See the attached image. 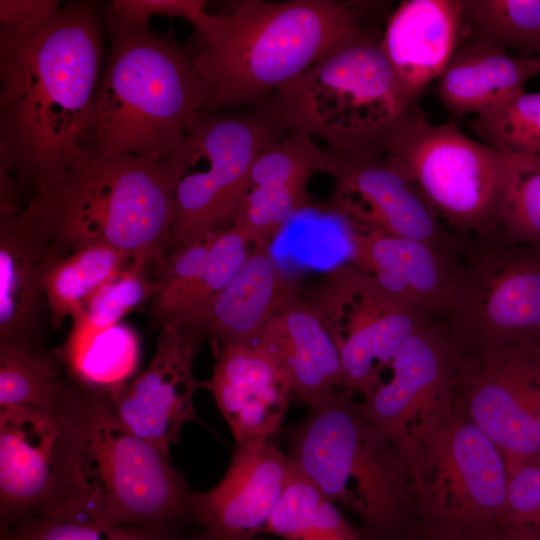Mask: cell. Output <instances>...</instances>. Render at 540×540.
I'll return each instance as SVG.
<instances>
[{"instance_id":"6da1fadb","label":"cell","mask_w":540,"mask_h":540,"mask_svg":"<svg viewBox=\"0 0 540 540\" xmlns=\"http://www.w3.org/2000/svg\"><path fill=\"white\" fill-rule=\"evenodd\" d=\"M103 30L93 2L60 7L24 34L0 31V162L23 194L65 176L100 83Z\"/></svg>"},{"instance_id":"7a4b0ae2","label":"cell","mask_w":540,"mask_h":540,"mask_svg":"<svg viewBox=\"0 0 540 540\" xmlns=\"http://www.w3.org/2000/svg\"><path fill=\"white\" fill-rule=\"evenodd\" d=\"M360 4L336 0H238L189 22L203 112L267 102L337 46L365 32Z\"/></svg>"},{"instance_id":"3957f363","label":"cell","mask_w":540,"mask_h":540,"mask_svg":"<svg viewBox=\"0 0 540 540\" xmlns=\"http://www.w3.org/2000/svg\"><path fill=\"white\" fill-rule=\"evenodd\" d=\"M106 22L110 55L69 162L123 154L164 159L205 107L192 49L149 26L107 14Z\"/></svg>"},{"instance_id":"277c9868","label":"cell","mask_w":540,"mask_h":540,"mask_svg":"<svg viewBox=\"0 0 540 540\" xmlns=\"http://www.w3.org/2000/svg\"><path fill=\"white\" fill-rule=\"evenodd\" d=\"M54 412L69 440V502L62 517L155 530L192 524L193 490L169 454L121 421L105 392L69 382Z\"/></svg>"},{"instance_id":"5b68a950","label":"cell","mask_w":540,"mask_h":540,"mask_svg":"<svg viewBox=\"0 0 540 540\" xmlns=\"http://www.w3.org/2000/svg\"><path fill=\"white\" fill-rule=\"evenodd\" d=\"M177 179L165 159L73 157L63 179L26 208L62 252L102 244L162 260L172 249Z\"/></svg>"},{"instance_id":"8992f818","label":"cell","mask_w":540,"mask_h":540,"mask_svg":"<svg viewBox=\"0 0 540 540\" xmlns=\"http://www.w3.org/2000/svg\"><path fill=\"white\" fill-rule=\"evenodd\" d=\"M413 107L380 39L365 31L328 52L262 110L285 133L320 138L342 152L379 154Z\"/></svg>"},{"instance_id":"52a82bcc","label":"cell","mask_w":540,"mask_h":540,"mask_svg":"<svg viewBox=\"0 0 540 540\" xmlns=\"http://www.w3.org/2000/svg\"><path fill=\"white\" fill-rule=\"evenodd\" d=\"M353 392L337 388L308 404L305 417L287 430V454L300 473L354 512L371 536L382 538L401 517L406 463Z\"/></svg>"},{"instance_id":"ba28073f","label":"cell","mask_w":540,"mask_h":540,"mask_svg":"<svg viewBox=\"0 0 540 540\" xmlns=\"http://www.w3.org/2000/svg\"><path fill=\"white\" fill-rule=\"evenodd\" d=\"M284 132L263 111L198 112L164 159L178 174L172 249L232 227L256 157Z\"/></svg>"},{"instance_id":"9c48e42d","label":"cell","mask_w":540,"mask_h":540,"mask_svg":"<svg viewBox=\"0 0 540 540\" xmlns=\"http://www.w3.org/2000/svg\"><path fill=\"white\" fill-rule=\"evenodd\" d=\"M382 153L416 185L444 225L477 239L499 234L505 155L452 124L428 122L411 108Z\"/></svg>"},{"instance_id":"30bf717a","label":"cell","mask_w":540,"mask_h":540,"mask_svg":"<svg viewBox=\"0 0 540 540\" xmlns=\"http://www.w3.org/2000/svg\"><path fill=\"white\" fill-rule=\"evenodd\" d=\"M463 267L458 305L447 320L460 346L479 355L520 343L540 345V249L499 235L479 239Z\"/></svg>"},{"instance_id":"8fae6325","label":"cell","mask_w":540,"mask_h":540,"mask_svg":"<svg viewBox=\"0 0 540 540\" xmlns=\"http://www.w3.org/2000/svg\"><path fill=\"white\" fill-rule=\"evenodd\" d=\"M340 356L343 388L368 395L401 344L431 320L356 266L329 272L305 300Z\"/></svg>"},{"instance_id":"7c38bea8","label":"cell","mask_w":540,"mask_h":540,"mask_svg":"<svg viewBox=\"0 0 540 540\" xmlns=\"http://www.w3.org/2000/svg\"><path fill=\"white\" fill-rule=\"evenodd\" d=\"M413 459L424 499L439 517L472 522L503 515L505 460L472 421L437 416L416 434L409 465Z\"/></svg>"},{"instance_id":"4fadbf2b","label":"cell","mask_w":540,"mask_h":540,"mask_svg":"<svg viewBox=\"0 0 540 540\" xmlns=\"http://www.w3.org/2000/svg\"><path fill=\"white\" fill-rule=\"evenodd\" d=\"M69 502V440L57 412L0 408V537L26 517L62 516Z\"/></svg>"},{"instance_id":"5bb4252c","label":"cell","mask_w":540,"mask_h":540,"mask_svg":"<svg viewBox=\"0 0 540 540\" xmlns=\"http://www.w3.org/2000/svg\"><path fill=\"white\" fill-rule=\"evenodd\" d=\"M324 173L333 180L330 212L356 228L429 243L456 256V243L409 177L383 153L342 152L327 147Z\"/></svg>"},{"instance_id":"9a60e30c","label":"cell","mask_w":540,"mask_h":540,"mask_svg":"<svg viewBox=\"0 0 540 540\" xmlns=\"http://www.w3.org/2000/svg\"><path fill=\"white\" fill-rule=\"evenodd\" d=\"M443 327L431 319L413 332L393 357L391 378L361 403L405 463L418 431L442 413L448 389L464 365L460 346Z\"/></svg>"},{"instance_id":"2e32d148","label":"cell","mask_w":540,"mask_h":540,"mask_svg":"<svg viewBox=\"0 0 540 540\" xmlns=\"http://www.w3.org/2000/svg\"><path fill=\"white\" fill-rule=\"evenodd\" d=\"M465 363L471 421L502 453L509 476L540 460V351L520 343Z\"/></svg>"},{"instance_id":"e0dca14e","label":"cell","mask_w":540,"mask_h":540,"mask_svg":"<svg viewBox=\"0 0 540 540\" xmlns=\"http://www.w3.org/2000/svg\"><path fill=\"white\" fill-rule=\"evenodd\" d=\"M293 470L288 454L270 440L237 442L220 482L191 492L189 520L205 540H255L264 535Z\"/></svg>"},{"instance_id":"ac0fdd59","label":"cell","mask_w":540,"mask_h":540,"mask_svg":"<svg viewBox=\"0 0 540 540\" xmlns=\"http://www.w3.org/2000/svg\"><path fill=\"white\" fill-rule=\"evenodd\" d=\"M160 330L147 368L108 396L134 434L169 454L182 427L189 421L201 422L193 399L204 382L193 375L201 342L174 323Z\"/></svg>"},{"instance_id":"d6986e66","label":"cell","mask_w":540,"mask_h":540,"mask_svg":"<svg viewBox=\"0 0 540 540\" xmlns=\"http://www.w3.org/2000/svg\"><path fill=\"white\" fill-rule=\"evenodd\" d=\"M355 266L425 316L449 319L460 298L463 267L424 241L354 227Z\"/></svg>"},{"instance_id":"ffe728a7","label":"cell","mask_w":540,"mask_h":540,"mask_svg":"<svg viewBox=\"0 0 540 540\" xmlns=\"http://www.w3.org/2000/svg\"><path fill=\"white\" fill-rule=\"evenodd\" d=\"M209 390L235 443L270 440L281 429L293 398L291 387L257 344H213Z\"/></svg>"},{"instance_id":"44dd1931","label":"cell","mask_w":540,"mask_h":540,"mask_svg":"<svg viewBox=\"0 0 540 540\" xmlns=\"http://www.w3.org/2000/svg\"><path fill=\"white\" fill-rule=\"evenodd\" d=\"M48 231L27 209L0 220V347L47 351L49 306L42 272Z\"/></svg>"},{"instance_id":"7402d4cb","label":"cell","mask_w":540,"mask_h":540,"mask_svg":"<svg viewBox=\"0 0 540 540\" xmlns=\"http://www.w3.org/2000/svg\"><path fill=\"white\" fill-rule=\"evenodd\" d=\"M327 148L303 133H286L266 147L249 172L234 226L253 245L268 242L294 214L310 205L307 185L325 172Z\"/></svg>"},{"instance_id":"603a6c76","label":"cell","mask_w":540,"mask_h":540,"mask_svg":"<svg viewBox=\"0 0 540 540\" xmlns=\"http://www.w3.org/2000/svg\"><path fill=\"white\" fill-rule=\"evenodd\" d=\"M463 28V0H405L388 19L380 46L410 106L437 80Z\"/></svg>"},{"instance_id":"cb8c5ba5","label":"cell","mask_w":540,"mask_h":540,"mask_svg":"<svg viewBox=\"0 0 540 540\" xmlns=\"http://www.w3.org/2000/svg\"><path fill=\"white\" fill-rule=\"evenodd\" d=\"M297 294L269 254L267 242L255 245L204 314L182 329L201 343L210 339L213 344H254L271 318Z\"/></svg>"},{"instance_id":"d4e9b609","label":"cell","mask_w":540,"mask_h":540,"mask_svg":"<svg viewBox=\"0 0 540 540\" xmlns=\"http://www.w3.org/2000/svg\"><path fill=\"white\" fill-rule=\"evenodd\" d=\"M256 343L283 373L293 397L301 402L308 405L342 387L337 348L299 294L271 318Z\"/></svg>"},{"instance_id":"484cf974","label":"cell","mask_w":540,"mask_h":540,"mask_svg":"<svg viewBox=\"0 0 540 540\" xmlns=\"http://www.w3.org/2000/svg\"><path fill=\"white\" fill-rule=\"evenodd\" d=\"M539 73L538 57L513 56L473 41L458 45L437 78V94L454 117L477 116L523 93Z\"/></svg>"},{"instance_id":"4316f807","label":"cell","mask_w":540,"mask_h":540,"mask_svg":"<svg viewBox=\"0 0 540 540\" xmlns=\"http://www.w3.org/2000/svg\"><path fill=\"white\" fill-rule=\"evenodd\" d=\"M133 257L112 246L88 245L62 252L50 244L42 272L50 325L61 329L66 318L74 320L90 300Z\"/></svg>"},{"instance_id":"83f0119b","label":"cell","mask_w":540,"mask_h":540,"mask_svg":"<svg viewBox=\"0 0 540 540\" xmlns=\"http://www.w3.org/2000/svg\"><path fill=\"white\" fill-rule=\"evenodd\" d=\"M139 340L134 331L118 323L76 342H65L53 353L73 383L110 395L136 371Z\"/></svg>"},{"instance_id":"f1b7e54d","label":"cell","mask_w":540,"mask_h":540,"mask_svg":"<svg viewBox=\"0 0 540 540\" xmlns=\"http://www.w3.org/2000/svg\"><path fill=\"white\" fill-rule=\"evenodd\" d=\"M264 534L282 540H367L338 505L295 467Z\"/></svg>"},{"instance_id":"f546056e","label":"cell","mask_w":540,"mask_h":540,"mask_svg":"<svg viewBox=\"0 0 540 540\" xmlns=\"http://www.w3.org/2000/svg\"><path fill=\"white\" fill-rule=\"evenodd\" d=\"M162 260L146 255L133 257L73 320L66 341L76 342L111 328L132 310L151 301L158 291V264Z\"/></svg>"},{"instance_id":"4dcf8cb0","label":"cell","mask_w":540,"mask_h":540,"mask_svg":"<svg viewBox=\"0 0 540 540\" xmlns=\"http://www.w3.org/2000/svg\"><path fill=\"white\" fill-rule=\"evenodd\" d=\"M53 351L0 347V408L28 406L55 411L69 386Z\"/></svg>"},{"instance_id":"1f68e13d","label":"cell","mask_w":540,"mask_h":540,"mask_svg":"<svg viewBox=\"0 0 540 540\" xmlns=\"http://www.w3.org/2000/svg\"><path fill=\"white\" fill-rule=\"evenodd\" d=\"M474 41L540 55V0H463Z\"/></svg>"},{"instance_id":"d6a6232c","label":"cell","mask_w":540,"mask_h":540,"mask_svg":"<svg viewBox=\"0 0 540 540\" xmlns=\"http://www.w3.org/2000/svg\"><path fill=\"white\" fill-rule=\"evenodd\" d=\"M499 236L540 249V156L504 153Z\"/></svg>"},{"instance_id":"836d02e7","label":"cell","mask_w":540,"mask_h":540,"mask_svg":"<svg viewBox=\"0 0 540 540\" xmlns=\"http://www.w3.org/2000/svg\"><path fill=\"white\" fill-rule=\"evenodd\" d=\"M209 240L204 269L170 322L181 328L193 325L204 314L237 274L253 249L249 237L236 226L211 233Z\"/></svg>"},{"instance_id":"e575fe53","label":"cell","mask_w":540,"mask_h":540,"mask_svg":"<svg viewBox=\"0 0 540 540\" xmlns=\"http://www.w3.org/2000/svg\"><path fill=\"white\" fill-rule=\"evenodd\" d=\"M1 540H205L201 530L187 526L155 530L134 525H103L62 516L26 517L13 525Z\"/></svg>"},{"instance_id":"d590c367","label":"cell","mask_w":540,"mask_h":540,"mask_svg":"<svg viewBox=\"0 0 540 540\" xmlns=\"http://www.w3.org/2000/svg\"><path fill=\"white\" fill-rule=\"evenodd\" d=\"M472 129L503 153L540 156V91L523 92L477 115Z\"/></svg>"},{"instance_id":"8d00e7d4","label":"cell","mask_w":540,"mask_h":540,"mask_svg":"<svg viewBox=\"0 0 540 540\" xmlns=\"http://www.w3.org/2000/svg\"><path fill=\"white\" fill-rule=\"evenodd\" d=\"M204 240L171 249L158 264V291L151 300V327L169 324L201 275L209 252Z\"/></svg>"},{"instance_id":"74e56055","label":"cell","mask_w":540,"mask_h":540,"mask_svg":"<svg viewBox=\"0 0 540 540\" xmlns=\"http://www.w3.org/2000/svg\"><path fill=\"white\" fill-rule=\"evenodd\" d=\"M503 517L510 537L540 540V460L521 466L509 476Z\"/></svg>"},{"instance_id":"f35d334b","label":"cell","mask_w":540,"mask_h":540,"mask_svg":"<svg viewBox=\"0 0 540 540\" xmlns=\"http://www.w3.org/2000/svg\"><path fill=\"white\" fill-rule=\"evenodd\" d=\"M205 4L203 0H114L106 14L131 26L146 27L154 15L190 21L205 10Z\"/></svg>"},{"instance_id":"ab89813d","label":"cell","mask_w":540,"mask_h":540,"mask_svg":"<svg viewBox=\"0 0 540 540\" xmlns=\"http://www.w3.org/2000/svg\"><path fill=\"white\" fill-rule=\"evenodd\" d=\"M59 8L57 0H1L0 31L31 32L48 22Z\"/></svg>"},{"instance_id":"60d3db41","label":"cell","mask_w":540,"mask_h":540,"mask_svg":"<svg viewBox=\"0 0 540 540\" xmlns=\"http://www.w3.org/2000/svg\"><path fill=\"white\" fill-rule=\"evenodd\" d=\"M22 194L16 176L0 162V220L16 217L24 211L21 206Z\"/></svg>"},{"instance_id":"b9f144b4","label":"cell","mask_w":540,"mask_h":540,"mask_svg":"<svg viewBox=\"0 0 540 540\" xmlns=\"http://www.w3.org/2000/svg\"><path fill=\"white\" fill-rule=\"evenodd\" d=\"M255 540H263L261 536L257 537Z\"/></svg>"},{"instance_id":"7bdbcfd3","label":"cell","mask_w":540,"mask_h":540,"mask_svg":"<svg viewBox=\"0 0 540 540\" xmlns=\"http://www.w3.org/2000/svg\"><path fill=\"white\" fill-rule=\"evenodd\" d=\"M539 60H540V55L538 56Z\"/></svg>"},{"instance_id":"ee69618b","label":"cell","mask_w":540,"mask_h":540,"mask_svg":"<svg viewBox=\"0 0 540 540\" xmlns=\"http://www.w3.org/2000/svg\"><path fill=\"white\" fill-rule=\"evenodd\" d=\"M538 347H539V351H540V345Z\"/></svg>"},{"instance_id":"f6af8a7d","label":"cell","mask_w":540,"mask_h":540,"mask_svg":"<svg viewBox=\"0 0 540 540\" xmlns=\"http://www.w3.org/2000/svg\"><path fill=\"white\" fill-rule=\"evenodd\" d=\"M539 423H540V417H539Z\"/></svg>"},{"instance_id":"bcb514c9","label":"cell","mask_w":540,"mask_h":540,"mask_svg":"<svg viewBox=\"0 0 540 540\" xmlns=\"http://www.w3.org/2000/svg\"><path fill=\"white\" fill-rule=\"evenodd\" d=\"M513 540H515V539H513Z\"/></svg>"}]
</instances>
